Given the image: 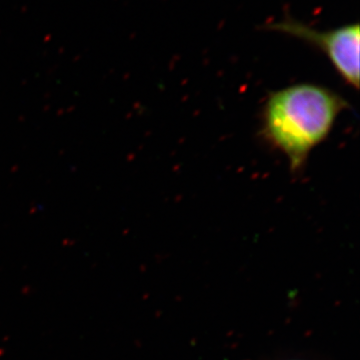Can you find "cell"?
Listing matches in <instances>:
<instances>
[{"label": "cell", "instance_id": "6da1fadb", "mask_svg": "<svg viewBox=\"0 0 360 360\" xmlns=\"http://www.w3.org/2000/svg\"><path fill=\"white\" fill-rule=\"evenodd\" d=\"M347 108V101L328 87L291 85L267 96L262 106L260 132L269 146L285 156L291 172L298 174Z\"/></svg>", "mask_w": 360, "mask_h": 360}, {"label": "cell", "instance_id": "7a4b0ae2", "mask_svg": "<svg viewBox=\"0 0 360 360\" xmlns=\"http://www.w3.org/2000/svg\"><path fill=\"white\" fill-rule=\"evenodd\" d=\"M279 30L307 40L328 56L343 82L359 89V26H342L330 32H319L296 23L279 25Z\"/></svg>", "mask_w": 360, "mask_h": 360}]
</instances>
